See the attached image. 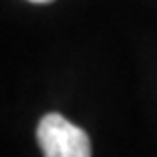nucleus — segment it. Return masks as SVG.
I'll return each instance as SVG.
<instances>
[{"label": "nucleus", "instance_id": "f257e3e1", "mask_svg": "<svg viewBox=\"0 0 157 157\" xmlns=\"http://www.w3.org/2000/svg\"><path fill=\"white\" fill-rule=\"evenodd\" d=\"M37 141L47 157H88L92 145L80 127L61 114H45L37 127Z\"/></svg>", "mask_w": 157, "mask_h": 157}, {"label": "nucleus", "instance_id": "f03ea898", "mask_svg": "<svg viewBox=\"0 0 157 157\" xmlns=\"http://www.w3.org/2000/svg\"><path fill=\"white\" fill-rule=\"evenodd\" d=\"M31 2H41L43 4V2H51V0H31Z\"/></svg>", "mask_w": 157, "mask_h": 157}]
</instances>
